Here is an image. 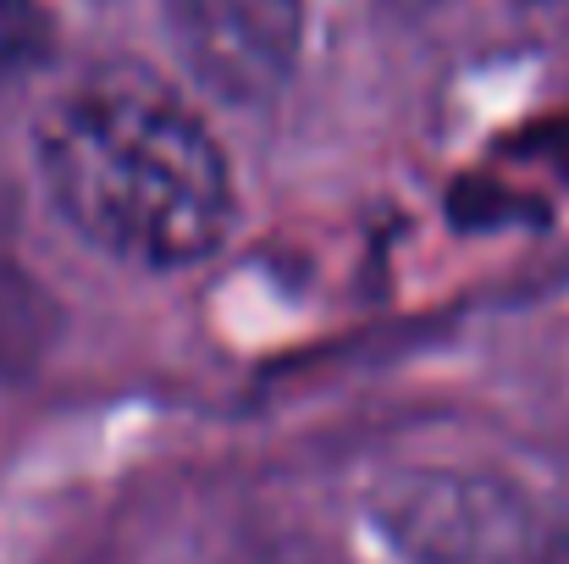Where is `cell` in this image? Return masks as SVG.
<instances>
[{
  "label": "cell",
  "mask_w": 569,
  "mask_h": 564,
  "mask_svg": "<svg viewBox=\"0 0 569 564\" xmlns=\"http://www.w3.org/2000/svg\"><path fill=\"white\" fill-rule=\"evenodd\" d=\"M39 178L83 244L139 271L204 266L238 216L216 133L133 67H106L44 111Z\"/></svg>",
  "instance_id": "cell-1"
},
{
  "label": "cell",
  "mask_w": 569,
  "mask_h": 564,
  "mask_svg": "<svg viewBox=\"0 0 569 564\" xmlns=\"http://www.w3.org/2000/svg\"><path fill=\"white\" fill-rule=\"evenodd\" d=\"M381 537L409 564H537V509L498 476L403 471L377 493Z\"/></svg>",
  "instance_id": "cell-2"
},
{
  "label": "cell",
  "mask_w": 569,
  "mask_h": 564,
  "mask_svg": "<svg viewBox=\"0 0 569 564\" xmlns=\"http://www.w3.org/2000/svg\"><path fill=\"white\" fill-rule=\"evenodd\" d=\"M167 33L227 106H266L288 89L305 50V0H161Z\"/></svg>",
  "instance_id": "cell-3"
},
{
  "label": "cell",
  "mask_w": 569,
  "mask_h": 564,
  "mask_svg": "<svg viewBox=\"0 0 569 564\" xmlns=\"http://www.w3.org/2000/svg\"><path fill=\"white\" fill-rule=\"evenodd\" d=\"M50 50V11L44 0H0V72L28 67Z\"/></svg>",
  "instance_id": "cell-4"
},
{
  "label": "cell",
  "mask_w": 569,
  "mask_h": 564,
  "mask_svg": "<svg viewBox=\"0 0 569 564\" xmlns=\"http://www.w3.org/2000/svg\"><path fill=\"white\" fill-rule=\"evenodd\" d=\"M537 564H569V543H548V548L537 554Z\"/></svg>",
  "instance_id": "cell-5"
},
{
  "label": "cell",
  "mask_w": 569,
  "mask_h": 564,
  "mask_svg": "<svg viewBox=\"0 0 569 564\" xmlns=\"http://www.w3.org/2000/svg\"><path fill=\"white\" fill-rule=\"evenodd\" d=\"M387 6H398V11H420V6H431V0H387Z\"/></svg>",
  "instance_id": "cell-6"
},
{
  "label": "cell",
  "mask_w": 569,
  "mask_h": 564,
  "mask_svg": "<svg viewBox=\"0 0 569 564\" xmlns=\"http://www.w3.org/2000/svg\"><path fill=\"white\" fill-rule=\"evenodd\" d=\"M520 6H548V0H520Z\"/></svg>",
  "instance_id": "cell-7"
}]
</instances>
